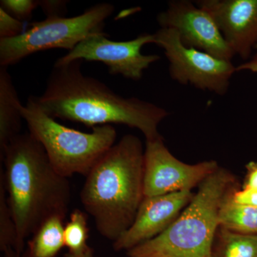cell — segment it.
I'll use <instances>...</instances> for the list:
<instances>
[{
  "mask_svg": "<svg viewBox=\"0 0 257 257\" xmlns=\"http://www.w3.org/2000/svg\"><path fill=\"white\" fill-rule=\"evenodd\" d=\"M155 44L154 34H143L130 41L109 40L105 32L94 34L84 39L67 55L58 59L55 65H63L77 60L102 62L111 74H121L125 78L140 80L145 69L160 59L157 55H145L142 48Z\"/></svg>",
  "mask_w": 257,
  "mask_h": 257,
  "instance_id": "obj_8",
  "label": "cell"
},
{
  "mask_svg": "<svg viewBox=\"0 0 257 257\" xmlns=\"http://www.w3.org/2000/svg\"><path fill=\"white\" fill-rule=\"evenodd\" d=\"M22 106L8 68L0 67V153L21 134Z\"/></svg>",
  "mask_w": 257,
  "mask_h": 257,
  "instance_id": "obj_13",
  "label": "cell"
},
{
  "mask_svg": "<svg viewBox=\"0 0 257 257\" xmlns=\"http://www.w3.org/2000/svg\"><path fill=\"white\" fill-rule=\"evenodd\" d=\"M88 234L86 214L79 209H74L64 228V246L68 248L69 254L85 257L92 253V250L87 245Z\"/></svg>",
  "mask_w": 257,
  "mask_h": 257,
  "instance_id": "obj_17",
  "label": "cell"
},
{
  "mask_svg": "<svg viewBox=\"0 0 257 257\" xmlns=\"http://www.w3.org/2000/svg\"><path fill=\"white\" fill-rule=\"evenodd\" d=\"M65 257H74V256H71L70 254H69V253H67V254L65 255ZM85 257H93L92 253H91V254L88 255V256H85Z\"/></svg>",
  "mask_w": 257,
  "mask_h": 257,
  "instance_id": "obj_26",
  "label": "cell"
},
{
  "mask_svg": "<svg viewBox=\"0 0 257 257\" xmlns=\"http://www.w3.org/2000/svg\"><path fill=\"white\" fill-rule=\"evenodd\" d=\"M255 49H256L257 50V45H256V46H255Z\"/></svg>",
  "mask_w": 257,
  "mask_h": 257,
  "instance_id": "obj_27",
  "label": "cell"
},
{
  "mask_svg": "<svg viewBox=\"0 0 257 257\" xmlns=\"http://www.w3.org/2000/svg\"><path fill=\"white\" fill-rule=\"evenodd\" d=\"M21 111L29 133L41 144L55 170L67 178L86 177L115 144L116 132L111 125L95 126L91 133L67 127L42 110L35 96L29 98Z\"/></svg>",
  "mask_w": 257,
  "mask_h": 257,
  "instance_id": "obj_5",
  "label": "cell"
},
{
  "mask_svg": "<svg viewBox=\"0 0 257 257\" xmlns=\"http://www.w3.org/2000/svg\"><path fill=\"white\" fill-rule=\"evenodd\" d=\"M192 191L144 198L133 224L113 242L115 251L132 249L163 232L194 197Z\"/></svg>",
  "mask_w": 257,
  "mask_h": 257,
  "instance_id": "obj_11",
  "label": "cell"
},
{
  "mask_svg": "<svg viewBox=\"0 0 257 257\" xmlns=\"http://www.w3.org/2000/svg\"><path fill=\"white\" fill-rule=\"evenodd\" d=\"M246 174L242 188L257 189V161H251L246 165Z\"/></svg>",
  "mask_w": 257,
  "mask_h": 257,
  "instance_id": "obj_23",
  "label": "cell"
},
{
  "mask_svg": "<svg viewBox=\"0 0 257 257\" xmlns=\"http://www.w3.org/2000/svg\"><path fill=\"white\" fill-rule=\"evenodd\" d=\"M212 257H257V236L234 232L219 226Z\"/></svg>",
  "mask_w": 257,
  "mask_h": 257,
  "instance_id": "obj_16",
  "label": "cell"
},
{
  "mask_svg": "<svg viewBox=\"0 0 257 257\" xmlns=\"http://www.w3.org/2000/svg\"><path fill=\"white\" fill-rule=\"evenodd\" d=\"M13 248L18 253V231L8 204L4 176L0 170V249Z\"/></svg>",
  "mask_w": 257,
  "mask_h": 257,
  "instance_id": "obj_18",
  "label": "cell"
},
{
  "mask_svg": "<svg viewBox=\"0 0 257 257\" xmlns=\"http://www.w3.org/2000/svg\"><path fill=\"white\" fill-rule=\"evenodd\" d=\"M67 2L65 1H40V7L47 17H63V13L66 10Z\"/></svg>",
  "mask_w": 257,
  "mask_h": 257,
  "instance_id": "obj_22",
  "label": "cell"
},
{
  "mask_svg": "<svg viewBox=\"0 0 257 257\" xmlns=\"http://www.w3.org/2000/svg\"><path fill=\"white\" fill-rule=\"evenodd\" d=\"M216 161L189 165L176 158L162 137L147 140L144 166V197L192 191L219 168Z\"/></svg>",
  "mask_w": 257,
  "mask_h": 257,
  "instance_id": "obj_9",
  "label": "cell"
},
{
  "mask_svg": "<svg viewBox=\"0 0 257 257\" xmlns=\"http://www.w3.org/2000/svg\"><path fill=\"white\" fill-rule=\"evenodd\" d=\"M114 10L109 3H99L78 16L47 17L32 23L20 36L0 39V67L8 68L40 51L64 49L69 52L88 37L104 32L105 20Z\"/></svg>",
  "mask_w": 257,
  "mask_h": 257,
  "instance_id": "obj_6",
  "label": "cell"
},
{
  "mask_svg": "<svg viewBox=\"0 0 257 257\" xmlns=\"http://www.w3.org/2000/svg\"><path fill=\"white\" fill-rule=\"evenodd\" d=\"M144 166L141 140L126 135L85 177L81 202L98 232L113 242L133 224L145 198Z\"/></svg>",
  "mask_w": 257,
  "mask_h": 257,
  "instance_id": "obj_3",
  "label": "cell"
},
{
  "mask_svg": "<svg viewBox=\"0 0 257 257\" xmlns=\"http://www.w3.org/2000/svg\"><path fill=\"white\" fill-rule=\"evenodd\" d=\"M1 8L15 18L25 22L31 18L32 13L40 6V1L34 0H1Z\"/></svg>",
  "mask_w": 257,
  "mask_h": 257,
  "instance_id": "obj_19",
  "label": "cell"
},
{
  "mask_svg": "<svg viewBox=\"0 0 257 257\" xmlns=\"http://www.w3.org/2000/svg\"><path fill=\"white\" fill-rule=\"evenodd\" d=\"M161 28L172 29L185 46L217 58L231 61L235 54L214 19L205 10L186 0L172 1L157 15Z\"/></svg>",
  "mask_w": 257,
  "mask_h": 257,
  "instance_id": "obj_10",
  "label": "cell"
},
{
  "mask_svg": "<svg viewBox=\"0 0 257 257\" xmlns=\"http://www.w3.org/2000/svg\"><path fill=\"white\" fill-rule=\"evenodd\" d=\"M25 31V22L15 18L0 8V39L14 38Z\"/></svg>",
  "mask_w": 257,
  "mask_h": 257,
  "instance_id": "obj_20",
  "label": "cell"
},
{
  "mask_svg": "<svg viewBox=\"0 0 257 257\" xmlns=\"http://www.w3.org/2000/svg\"><path fill=\"white\" fill-rule=\"evenodd\" d=\"M8 204L18 231V253L25 240L52 217L65 219L71 201L68 178L60 175L41 144L30 133L20 134L0 153Z\"/></svg>",
  "mask_w": 257,
  "mask_h": 257,
  "instance_id": "obj_2",
  "label": "cell"
},
{
  "mask_svg": "<svg viewBox=\"0 0 257 257\" xmlns=\"http://www.w3.org/2000/svg\"><path fill=\"white\" fill-rule=\"evenodd\" d=\"M196 5L212 17L235 55L247 60L257 45V0H202Z\"/></svg>",
  "mask_w": 257,
  "mask_h": 257,
  "instance_id": "obj_12",
  "label": "cell"
},
{
  "mask_svg": "<svg viewBox=\"0 0 257 257\" xmlns=\"http://www.w3.org/2000/svg\"><path fill=\"white\" fill-rule=\"evenodd\" d=\"M231 192L221 205L219 226L234 232L257 236V207L241 205L233 202L231 199Z\"/></svg>",
  "mask_w": 257,
  "mask_h": 257,
  "instance_id": "obj_15",
  "label": "cell"
},
{
  "mask_svg": "<svg viewBox=\"0 0 257 257\" xmlns=\"http://www.w3.org/2000/svg\"><path fill=\"white\" fill-rule=\"evenodd\" d=\"M64 219L50 218L32 235L27 257H56L64 246Z\"/></svg>",
  "mask_w": 257,
  "mask_h": 257,
  "instance_id": "obj_14",
  "label": "cell"
},
{
  "mask_svg": "<svg viewBox=\"0 0 257 257\" xmlns=\"http://www.w3.org/2000/svg\"><path fill=\"white\" fill-rule=\"evenodd\" d=\"M3 253H4V257H20V255L18 254L13 248H9Z\"/></svg>",
  "mask_w": 257,
  "mask_h": 257,
  "instance_id": "obj_25",
  "label": "cell"
},
{
  "mask_svg": "<svg viewBox=\"0 0 257 257\" xmlns=\"http://www.w3.org/2000/svg\"><path fill=\"white\" fill-rule=\"evenodd\" d=\"M233 202L241 205L257 207V189L241 188L231 193Z\"/></svg>",
  "mask_w": 257,
  "mask_h": 257,
  "instance_id": "obj_21",
  "label": "cell"
},
{
  "mask_svg": "<svg viewBox=\"0 0 257 257\" xmlns=\"http://www.w3.org/2000/svg\"><path fill=\"white\" fill-rule=\"evenodd\" d=\"M82 61L54 65L41 96H35L51 117L95 127L111 124L136 128L147 140L161 138L158 127L168 111L136 97L125 98L105 84L83 74Z\"/></svg>",
  "mask_w": 257,
  "mask_h": 257,
  "instance_id": "obj_1",
  "label": "cell"
},
{
  "mask_svg": "<svg viewBox=\"0 0 257 257\" xmlns=\"http://www.w3.org/2000/svg\"><path fill=\"white\" fill-rule=\"evenodd\" d=\"M236 72H241V71L247 70L253 73H257V54L251 60L244 62L243 64H240L237 67H236Z\"/></svg>",
  "mask_w": 257,
  "mask_h": 257,
  "instance_id": "obj_24",
  "label": "cell"
},
{
  "mask_svg": "<svg viewBox=\"0 0 257 257\" xmlns=\"http://www.w3.org/2000/svg\"><path fill=\"white\" fill-rule=\"evenodd\" d=\"M154 37L155 44L165 51L172 79L219 95L226 94L230 79L236 72L231 61L185 46L172 29L160 28Z\"/></svg>",
  "mask_w": 257,
  "mask_h": 257,
  "instance_id": "obj_7",
  "label": "cell"
},
{
  "mask_svg": "<svg viewBox=\"0 0 257 257\" xmlns=\"http://www.w3.org/2000/svg\"><path fill=\"white\" fill-rule=\"evenodd\" d=\"M234 182L229 171L219 167L199 184L188 205L167 229L128 250V256L212 257L221 205Z\"/></svg>",
  "mask_w": 257,
  "mask_h": 257,
  "instance_id": "obj_4",
  "label": "cell"
}]
</instances>
